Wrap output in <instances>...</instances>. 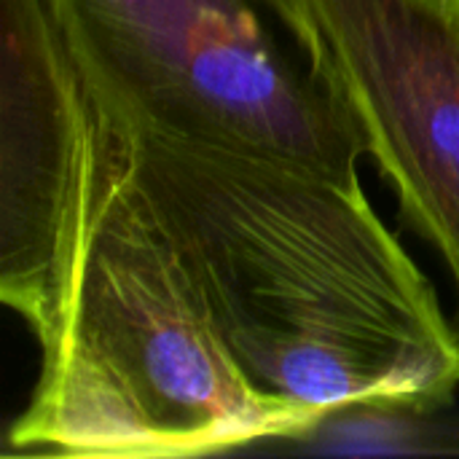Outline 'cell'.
Masks as SVG:
<instances>
[{"label":"cell","mask_w":459,"mask_h":459,"mask_svg":"<svg viewBox=\"0 0 459 459\" xmlns=\"http://www.w3.org/2000/svg\"><path fill=\"white\" fill-rule=\"evenodd\" d=\"M0 299L38 347L8 452L196 457L309 425L261 395L126 178L54 0H3Z\"/></svg>","instance_id":"cell-1"},{"label":"cell","mask_w":459,"mask_h":459,"mask_svg":"<svg viewBox=\"0 0 459 459\" xmlns=\"http://www.w3.org/2000/svg\"><path fill=\"white\" fill-rule=\"evenodd\" d=\"M75 62L116 159L261 395L309 430L342 411L428 414L455 401L457 325L360 178L161 124Z\"/></svg>","instance_id":"cell-2"},{"label":"cell","mask_w":459,"mask_h":459,"mask_svg":"<svg viewBox=\"0 0 459 459\" xmlns=\"http://www.w3.org/2000/svg\"><path fill=\"white\" fill-rule=\"evenodd\" d=\"M86 73L140 113L358 180L366 145L258 0H54Z\"/></svg>","instance_id":"cell-3"},{"label":"cell","mask_w":459,"mask_h":459,"mask_svg":"<svg viewBox=\"0 0 459 459\" xmlns=\"http://www.w3.org/2000/svg\"><path fill=\"white\" fill-rule=\"evenodd\" d=\"M258 3L441 255L459 331V13L430 0Z\"/></svg>","instance_id":"cell-4"},{"label":"cell","mask_w":459,"mask_h":459,"mask_svg":"<svg viewBox=\"0 0 459 459\" xmlns=\"http://www.w3.org/2000/svg\"><path fill=\"white\" fill-rule=\"evenodd\" d=\"M430 3H436V5H441V8H446V11L459 13V0H430Z\"/></svg>","instance_id":"cell-5"}]
</instances>
